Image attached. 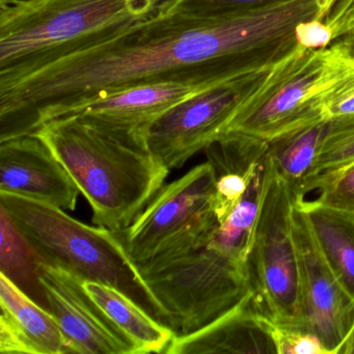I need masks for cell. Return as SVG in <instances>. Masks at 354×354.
Segmentation results:
<instances>
[{"label": "cell", "instance_id": "1", "mask_svg": "<svg viewBox=\"0 0 354 354\" xmlns=\"http://www.w3.org/2000/svg\"><path fill=\"white\" fill-rule=\"evenodd\" d=\"M323 0L209 19L163 11L34 65L0 74V138L34 133L97 95L169 80L221 82L274 67L300 46Z\"/></svg>", "mask_w": 354, "mask_h": 354}, {"label": "cell", "instance_id": "2", "mask_svg": "<svg viewBox=\"0 0 354 354\" xmlns=\"http://www.w3.org/2000/svg\"><path fill=\"white\" fill-rule=\"evenodd\" d=\"M34 134L88 201L93 223L113 232L129 227L169 176L146 136L109 129L78 115L49 120Z\"/></svg>", "mask_w": 354, "mask_h": 354}, {"label": "cell", "instance_id": "3", "mask_svg": "<svg viewBox=\"0 0 354 354\" xmlns=\"http://www.w3.org/2000/svg\"><path fill=\"white\" fill-rule=\"evenodd\" d=\"M175 0H0V74L169 11Z\"/></svg>", "mask_w": 354, "mask_h": 354}, {"label": "cell", "instance_id": "4", "mask_svg": "<svg viewBox=\"0 0 354 354\" xmlns=\"http://www.w3.org/2000/svg\"><path fill=\"white\" fill-rule=\"evenodd\" d=\"M0 208L42 262L115 288L165 324L160 306L115 232L91 227L63 209L15 194L0 192Z\"/></svg>", "mask_w": 354, "mask_h": 354}, {"label": "cell", "instance_id": "5", "mask_svg": "<svg viewBox=\"0 0 354 354\" xmlns=\"http://www.w3.org/2000/svg\"><path fill=\"white\" fill-rule=\"evenodd\" d=\"M213 230L138 266L175 335L203 328L252 296L245 265L211 243Z\"/></svg>", "mask_w": 354, "mask_h": 354}, {"label": "cell", "instance_id": "6", "mask_svg": "<svg viewBox=\"0 0 354 354\" xmlns=\"http://www.w3.org/2000/svg\"><path fill=\"white\" fill-rule=\"evenodd\" d=\"M297 196L266 154L264 192L245 268L257 310L279 326L298 328V260L293 230Z\"/></svg>", "mask_w": 354, "mask_h": 354}, {"label": "cell", "instance_id": "7", "mask_svg": "<svg viewBox=\"0 0 354 354\" xmlns=\"http://www.w3.org/2000/svg\"><path fill=\"white\" fill-rule=\"evenodd\" d=\"M216 179L211 162L196 165L163 185L129 227L115 232L136 266L218 223L213 208Z\"/></svg>", "mask_w": 354, "mask_h": 354}, {"label": "cell", "instance_id": "8", "mask_svg": "<svg viewBox=\"0 0 354 354\" xmlns=\"http://www.w3.org/2000/svg\"><path fill=\"white\" fill-rule=\"evenodd\" d=\"M327 48L299 46L277 64L223 133L268 142L300 124L322 118L317 88L326 65Z\"/></svg>", "mask_w": 354, "mask_h": 354}, {"label": "cell", "instance_id": "9", "mask_svg": "<svg viewBox=\"0 0 354 354\" xmlns=\"http://www.w3.org/2000/svg\"><path fill=\"white\" fill-rule=\"evenodd\" d=\"M272 68L219 82L161 115L147 136L155 156L171 171L180 169L196 153L206 150L262 86Z\"/></svg>", "mask_w": 354, "mask_h": 354}, {"label": "cell", "instance_id": "10", "mask_svg": "<svg viewBox=\"0 0 354 354\" xmlns=\"http://www.w3.org/2000/svg\"><path fill=\"white\" fill-rule=\"evenodd\" d=\"M293 230L298 260L297 329L317 335L329 354H341L354 326V299L321 254L296 201Z\"/></svg>", "mask_w": 354, "mask_h": 354}, {"label": "cell", "instance_id": "11", "mask_svg": "<svg viewBox=\"0 0 354 354\" xmlns=\"http://www.w3.org/2000/svg\"><path fill=\"white\" fill-rule=\"evenodd\" d=\"M37 277L71 354H136L127 337L86 292L84 279L38 257Z\"/></svg>", "mask_w": 354, "mask_h": 354}, {"label": "cell", "instance_id": "12", "mask_svg": "<svg viewBox=\"0 0 354 354\" xmlns=\"http://www.w3.org/2000/svg\"><path fill=\"white\" fill-rule=\"evenodd\" d=\"M216 84L219 82L187 80L138 84L97 95L71 107L59 117L78 115L109 129L147 138L151 126L161 115L182 101Z\"/></svg>", "mask_w": 354, "mask_h": 354}, {"label": "cell", "instance_id": "13", "mask_svg": "<svg viewBox=\"0 0 354 354\" xmlns=\"http://www.w3.org/2000/svg\"><path fill=\"white\" fill-rule=\"evenodd\" d=\"M0 192L75 210L80 192L67 169L36 134L0 142Z\"/></svg>", "mask_w": 354, "mask_h": 354}, {"label": "cell", "instance_id": "14", "mask_svg": "<svg viewBox=\"0 0 354 354\" xmlns=\"http://www.w3.org/2000/svg\"><path fill=\"white\" fill-rule=\"evenodd\" d=\"M165 354H277L271 322L252 296L203 328L174 335Z\"/></svg>", "mask_w": 354, "mask_h": 354}, {"label": "cell", "instance_id": "15", "mask_svg": "<svg viewBox=\"0 0 354 354\" xmlns=\"http://www.w3.org/2000/svg\"><path fill=\"white\" fill-rule=\"evenodd\" d=\"M0 308L1 353L71 354L53 315L3 273Z\"/></svg>", "mask_w": 354, "mask_h": 354}, {"label": "cell", "instance_id": "16", "mask_svg": "<svg viewBox=\"0 0 354 354\" xmlns=\"http://www.w3.org/2000/svg\"><path fill=\"white\" fill-rule=\"evenodd\" d=\"M328 121L318 118L267 142V155L297 198L315 190L316 163Z\"/></svg>", "mask_w": 354, "mask_h": 354}, {"label": "cell", "instance_id": "17", "mask_svg": "<svg viewBox=\"0 0 354 354\" xmlns=\"http://www.w3.org/2000/svg\"><path fill=\"white\" fill-rule=\"evenodd\" d=\"M321 254L335 277L354 299V214L296 198Z\"/></svg>", "mask_w": 354, "mask_h": 354}, {"label": "cell", "instance_id": "18", "mask_svg": "<svg viewBox=\"0 0 354 354\" xmlns=\"http://www.w3.org/2000/svg\"><path fill=\"white\" fill-rule=\"evenodd\" d=\"M84 287L132 344L136 354L165 353L175 335L167 325L115 288L92 281H84Z\"/></svg>", "mask_w": 354, "mask_h": 354}, {"label": "cell", "instance_id": "19", "mask_svg": "<svg viewBox=\"0 0 354 354\" xmlns=\"http://www.w3.org/2000/svg\"><path fill=\"white\" fill-rule=\"evenodd\" d=\"M266 158V157H265ZM265 160L254 174L245 194L225 221L215 227L210 242L245 265L264 192Z\"/></svg>", "mask_w": 354, "mask_h": 354}, {"label": "cell", "instance_id": "20", "mask_svg": "<svg viewBox=\"0 0 354 354\" xmlns=\"http://www.w3.org/2000/svg\"><path fill=\"white\" fill-rule=\"evenodd\" d=\"M326 121L354 115V59L335 45L327 48L326 65L317 88Z\"/></svg>", "mask_w": 354, "mask_h": 354}, {"label": "cell", "instance_id": "21", "mask_svg": "<svg viewBox=\"0 0 354 354\" xmlns=\"http://www.w3.org/2000/svg\"><path fill=\"white\" fill-rule=\"evenodd\" d=\"M0 272L24 289V287L30 286L32 281H38L37 256L5 209L0 208Z\"/></svg>", "mask_w": 354, "mask_h": 354}, {"label": "cell", "instance_id": "22", "mask_svg": "<svg viewBox=\"0 0 354 354\" xmlns=\"http://www.w3.org/2000/svg\"><path fill=\"white\" fill-rule=\"evenodd\" d=\"M354 162V115L328 121L316 163L315 189L325 178Z\"/></svg>", "mask_w": 354, "mask_h": 354}, {"label": "cell", "instance_id": "23", "mask_svg": "<svg viewBox=\"0 0 354 354\" xmlns=\"http://www.w3.org/2000/svg\"><path fill=\"white\" fill-rule=\"evenodd\" d=\"M293 1L295 0H175L169 12L221 19L268 11Z\"/></svg>", "mask_w": 354, "mask_h": 354}, {"label": "cell", "instance_id": "24", "mask_svg": "<svg viewBox=\"0 0 354 354\" xmlns=\"http://www.w3.org/2000/svg\"><path fill=\"white\" fill-rule=\"evenodd\" d=\"M265 160V159H264ZM259 165L250 167H236L216 173V186L214 194V213L218 223L225 221L243 198L259 167Z\"/></svg>", "mask_w": 354, "mask_h": 354}, {"label": "cell", "instance_id": "25", "mask_svg": "<svg viewBox=\"0 0 354 354\" xmlns=\"http://www.w3.org/2000/svg\"><path fill=\"white\" fill-rule=\"evenodd\" d=\"M318 189L321 194L317 201L354 214V162L323 179Z\"/></svg>", "mask_w": 354, "mask_h": 354}, {"label": "cell", "instance_id": "26", "mask_svg": "<svg viewBox=\"0 0 354 354\" xmlns=\"http://www.w3.org/2000/svg\"><path fill=\"white\" fill-rule=\"evenodd\" d=\"M277 354H329L317 335L271 322Z\"/></svg>", "mask_w": 354, "mask_h": 354}, {"label": "cell", "instance_id": "27", "mask_svg": "<svg viewBox=\"0 0 354 354\" xmlns=\"http://www.w3.org/2000/svg\"><path fill=\"white\" fill-rule=\"evenodd\" d=\"M323 22L330 30L333 41L354 30V0H327Z\"/></svg>", "mask_w": 354, "mask_h": 354}, {"label": "cell", "instance_id": "28", "mask_svg": "<svg viewBox=\"0 0 354 354\" xmlns=\"http://www.w3.org/2000/svg\"><path fill=\"white\" fill-rule=\"evenodd\" d=\"M299 45L306 48H327L333 42L328 26L321 19L302 22L297 30Z\"/></svg>", "mask_w": 354, "mask_h": 354}, {"label": "cell", "instance_id": "29", "mask_svg": "<svg viewBox=\"0 0 354 354\" xmlns=\"http://www.w3.org/2000/svg\"><path fill=\"white\" fill-rule=\"evenodd\" d=\"M333 45H335L339 50L354 59V30L335 40Z\"/></svg>", "mask_w": 354, "mask_h": 354}, {"label": "cell", "instance_id": "30", "mask_svg": "<svg viewBox=\"0 0 354 354\" xmlns=\"http://www.w3.org/2000/svg\"><path fill=\"white\" fill-rule=\"evenodd\" d=\"M341 354H354V326L348 337L347 341L344 344Z\"/></svg>", "mask_w": 354, "mask_h": 354}]
</instances>
